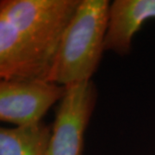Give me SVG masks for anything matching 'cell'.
<instances>
[{
    "mask_svg": "<svg viewBox=\"0 0 155 155\" xmlns=\"http://www.w3.org/2000/svg\"><path fill=\"white\" fill-rule=\"evenodd\" d=\"M80 0H2L0 77L44 79Z\"/></svg>",
    "mask_w": 155,
    "mask_h": 155,
    "instance_id": "cell-1",
    "label": "cell"
},
{
    "mask_svg": "<svg viewBox=\"0 0 155 155\" xmlns=\"http://www.w3.org/2000/svg\"><path fill=\"white\" fill-rule=\"evenodd\" d=\"M110 2L80 0L56 50L46 81L65 87L91 81L104 49Z\"/></svg>",
    "mask_w": 155,
    "mask_h": 155,
    "instance_id": "cell-2",
    "label": "cell"
},
{
    "mask_svg": "<svg viewBox=\"0 0 155 155\" xmlns=\"http://www.w3.org/2000/svg\"><path fill=\"white\" fill-rule=\"evenodd\" d=\"M97 98L92 81L67 88L52 127L48 155H82L84 133Z\"/></svg>",
    "mask_w": 155,
    "mask_h": 155,
    "instance_id": "cell-3",
    "label": "cell"
},
{
    "mask_svg": "<svg viewBox=\"0 0 155 155\" xmlns=\"http://www.w3.org/2000/svg\"><path fill=\"white\" fill-rule=\"evenodd\" d=\"M66 93L67 87L44 79H1L0 120L16 127L39 123Z\"/></svg>",
    "mask_w": 155,
    "mask_h": 155,
    "instance_id": "cell-4",
    "label": "cell"
},
{
    "mask_svg": "<svg viewBox=\"0 0 155 155\" xmlns=\"http://www.w3.org/2000/svg\"><path fill=\"white\" fill-rule=\"evenodd\" d=\"M155 18V0H116L110 5L104 49L126 55L142 23Z\"/></svg>",
    "mask_w": 155,
    "mask_h": 155,
    "instance_id": "cell-5",
    "label": "cell"
},
{
    "mask_svg": "<svg viewBox=\"0 0 155 155\" xmlns=\"http://www.w3.org/2000/svg\"><path fill=\"white\" fill-rule=\"evenodd\" d=\"M52 127L43 122L0 128V155H48Z\"/></svg>",
    "mask_w": 155,
    "mask_h": 155,
    "instance_id": "cell-6",
    "label": "cell"
}]
</instances>
